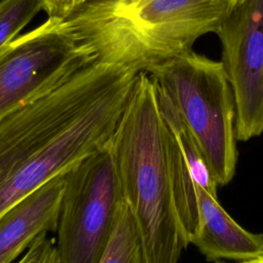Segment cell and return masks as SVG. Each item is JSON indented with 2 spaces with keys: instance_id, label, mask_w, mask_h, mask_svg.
Instances as JSON below:
<instances>
[{
  "instance_id": "6da1fadb",
  "label": "cell",
  "mask_w": 263,
  "mask_h": 263,
  "mask_svg": "<svg viewBox=\"0 0 263 263\" xmlns=\"http://www.w3.org/2000/svg\"><path fill=\"white\" fill-rule=\"evenodd\" d=\"M138 73L95 61L0 120V216L110 143Z\"/></svg>"
},
{
  "instance_id": "7a4b0ae2",
  "label": "cell",
  "mask_w": 263,
  "mask_h": 263,
  "mask_svg": "<svg viewBox=\"0 0 263 263\" xmlns=\"http://www.w3.org/2000/svg\"><path fill=\"white\" fill-rule=\"evenodd\" d=\"M109 145L146 263H178L187 247L174 200L166 127L148 73H138Z\"/></svg>"
},
{
  "instance_id": "3957f363",
  "label": "cell",
  "mask_w": 263,
  "mask_h": 263,
  "mask_svg": "<svg viewBox=\"0 0 263 263\" xmlns=\"http://www.w3.org/2000/svg\"><path fill=\"white\" fill-rule=\"evenodd\" d=\"M229 0H88L65 20L93 60L139 72L217 33Z\"/></svg>"
},
{
  "instance_id": "277c9868",
  "label": "cell",
  "mask_w": 263,
  "mask_h": 263,
  "mask_svg": "<svg viewBox=\"0 0 263 263\" xmlns=\"http://www.w3.org/2000/svg\"><path fill=\"white\" fill-rule=\"evenodd\" d=\"M146 73L186 124L217 186L227 185L235 174L237 140L234 96L221 61L190 50Z\"/></svg>"
},
{
  "instance_id": "5b68a950",
  "label": "cell",
  "mask_w": 263,
  "mask_h": 263,
  "mask_svg": "<svg viewBox=\"0 0 263 263\" xmlns=\"http://www.w3.org/2000/svg\"><path fill=\"white\" fill-rule=\"evenodd\" d=\"M109 144L65 173L55 240L59 263H99L108 245L123 198Z\"/></svg>"
},
{
  "instance_id": "8992f818",
  "label": "cell",
  "mask_w": 263,
  "mask_h": 263,
  "mask_svg": "<svg viewBox=\"0 0 263 263\" xmlns=\"http://www.w3.org/2000/svg\"><path fill=\"white\" fill-rule=\"evenodd\" d=\"M95 62L65 20L48 17L0 50V120Z\"/></svg>"
},
{
  "instance_id": "52a82bcc",
  "label": "cell",
  "mask_w": 263,
  "mask_h": 263,
  "mask_svg": "<svg viewBox=\"0 0 263 263\" xmlns=\"http://www.w3.org/2000/svg\"><path fill=\"white\" fill-rule=\"evenodd\" d=\"M216 34L234 96L236 140L249 141L263 133V0L231 7Z\"/></svg>"
},
{
  "instance_id": "ba28073f",
  "label": "cell",
  "mask_w": 263,
  "mask_h": 263,
  "mask_svg": "<svg viewBox=\"0 0 263 263\" xmlns=\"http://www.w3.org/2000/svg\"><path fill=\"white\" fill-rule=\"evenodd\" d=\"M156 92L166 127V151L176 211L185 246L188 247L199 223L197 189L200 187L217 195L218 186L179 113L157 87Z\"/></svg>"
},
{
  "instance_id": "9c48e42d",
  "label": "cell",
  "mask_w": 263,
  "mask_h": 263,
  "mask_svg": "<svg viewBox=\"0 0 263 263\" xmlns=\"http://www.w3.org/2000/svg\"><path fill=\"white\" fill-rule=\"evenodd\" d=\"M65 174L59 175L0 216V263H12L42 233L57 232Z\"/></svg>"
},
{
  "instance_id": "30bf717a",
  "label": "cell",
  "mask_w": 263,
  "mask_h": 263,
  "mask_svg": "<svg viewBox=\"0 0 263 263\" xmlns=\"http://www.w3.org/2000/svg\"><path fill=\"white\" fill-rule=\"evenodd\" d=\"M199 223L190 240L208 261H247L263 257V233L237 224L218 201L217 195L198 187Z\"/></svg>"
},
{
  "instance_id": "8fae6325",
  "label": "cell",
  "mask_w": 263,
  "mask_h": 263,
  "mask_svg": "<svg viewBox=\"0 0 263 263\" xmlns=\"http://www.w3.org/2000/svg\"><path fill=\"white\" fill-rule=\"evenodd\" d=\"M99 263H146L140 234L124 198L117 205L114 226Z\"/></svg>"
},
{
  "instance_id": "7c38bea8",
  "label": "cell",
  "mask_w": 263,
  "mask_h": 263,
  "mask_svg": "<svg viewBox=\"0 0 263 263\" xmlns=\"http://www.w3.org/2000/svg\"><path fill=\"white\" fill-rule=\"evenodd\" d=\"M42 9L39 0L0 1V50Z\"/></svg>"
},
{
  "instance_id": "4fadbf2b",
  "label": "cell",
  "mask_w": 263,
  "mask_h": 263,
  "mask_svg": "<svg viewBox=\"0 0 263 263\" xmlns=\"http://www.w3.org/2000/svg\"><path fill=\"white\" fill-rule=\"evenodd\" d=\"M16 263H59L55 239L40 234Z\"/></svg>"
},
{
  "instance_id": "5bb4252c",
  "label": "cell",
  "mask_w": 263,
  "mask_h": 263,
  "mask_svg": "<svg viewBox=\"0 0 263 263\" xmlns=\"http://www.w3.org/2000/svg\"><path fill=\"white\" fill-rule=\"evenodd\" d=\"M48 17L67 20L88 0H39Z\"/></svg>"
},
{
  "instance_id": "9a60e30c",
  "label": "cell",
  "mask_w": 263,
  "mask_h": 263,
  "mask_svg": "<svg viewBox=\"0 0 263 263\" xmlns=\"http://www.w3.org/2000/svg\"><path fill=\"white\" fill-rule=\"evenodd\" d=\"M216 263H226V262H216ZM231 263H263V257L247 260V261H239V262H231Z\"/></svg>"
},
{
  "instance_id": "2e32d148",
  "label": "cell",
  "mask_w": 263,
  "mask_h": 263,
  "mask_svg": "<svg viewBox=\"0 0 263 263\" xmlns=\"http://www.w3.org/2000/svg\"><path fill=\"white\" fill-rule=\"evenodd\" d=\"M242 1H243V0H229V3H230V6L233 7V6L239 4V3L242 2Z\"/></svg>"
}]
</instances>
